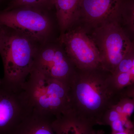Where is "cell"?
Wrapping results in <instances>:
<instances>
[{
	"label": "cell",
	"mask_w": 134,
	"mask_h": 134,
	"mask_svg": "<svg viewBox=\"0 0 134 134\" xmlns=\"http://www.w3.org/2000/svg\"><path fill=\"white\" fill-rule=\"evenodd\" d=\"M58 41L77 69L101 68L99 51L91 38L82 28L72 27L60 35Z\"/></svg>",
	"instance_id": "8992f818"
},
{
	"label": "cell",
	"mask_w": 134,
	"mask_h": 134,
	"mask_svg": "<svg viewBox=\"0 0 134 134\" xmlns=\"http://www.w3.org/2000/svg\"><path fill=\"white\" fill-rule=\"evenodd\" d=\"M91 38L99 51L101 69L111 74L134 47L118 19L96 26Z\"/></svg>",
	"instance_id": "277c9868"
},
{
	"label": "cell",
	"mask_w": 134,
	"mask_h": 134,
	"mask_svg": "<svg viewBox=\"0 0 134 134\" xmlns=\"http://www.w3.org/2000/svg\"><path fill=\"white\" fill-rule=\"evenodd\" d=\"M126 20L131 31L134 33V4L131 8L129 15Z\"/></svg>",
	"instance_id": "e0dca14e"
},
{
	"label": "cell",
	"mask_w": 134,
	"mask_h": 134,
	"mask_svg": "<svg viewBox=\"0 0 134 134\" xmlns=\"http://www.w3.org/2000/svg\"><path fill=\"white\" fill-rule=\"evenodd\" d=\"M112 134H134V121L130 126L125 129L123 131Z\"/></svg>",
	"instance_id": "d6986e66"
},
{
	"label": "cell",
	"mask_w": 134,
	"mask_h": 134,
	"mask_svg": "<svg viewBox=\"0 0 134 134\" xmlns=\"http://www.w3.org/2000/svg\"><path fill=\"white\" fill-rule=\"evenodd\" d=\"M2 80L1 79H0V84L1 83Z\"/></svg>",
	"instance_id": "7402d4cb"
},
{
	"label": "cell",
	"mask_w": 134,
	"mask_h": 134,
	"mask_svg": "<svg viewBox=\"0 0 134 134\" xmlns=\"http://www.w3.org/2000/svg\"><path fill=\"white\" fill-rule=\"evenodd\" d=\"M128 73L130 75V76L131 77L132 79H133V81L134 83V58L133 60V64H132V66L131 69L129 71Z\"/></svg>",
	"instance_id": "ffe728a7"
},
{
	"label": "cell",
	"mask_w": 134,
	"mask_h": 134,
	"mask_svg": "<svg viewBox=\"0 0 134 134\" xmlns=\"http://www.w3.org/2000/svg\"><path fill=\"white\" fill-rule=\"evenodd\" d=\"M121 0H82L79 19L94 27L108 21L119 19Z\"/></svg>",
	"instance_id": "9c48e42d"
},
{
	"label": "cell",
	"mask_w": 134,
	"mask_h": 134,
	"mask_svg": "<svg viewBox=\"0 0 134 134\" xmlns=\"http://www.w3.org/2000/svg\"><path fill=\"white\" fill-rule=\"evenodd\" d=\"M134 58V47L120 62L111 75L128 72L132 68Z\"/></svg>",
	"instance_id": "9a60e30c"
},
{
	"label": "cell",
	"mask_w": 134,
	"mask_h": 134,
	"mask_svg": "<svg viewBox=\"0 0 134 134\" xmlns=\"http://www.w3.org/2000/svg\"><path fill=\"white\" fill-rule=\"evenodd\" d=\"M113 107L120 113L129 117L134 111V99L122 95L119 101Z\"/></svg>",
	"instance_id": "5bb4252c"
},
{
	"label": "cell",
	"mask_w": 134,
	"mask_h": 134,
	"mask_svg": "<svg viewBox=\"0 0 134 134\" xmlns=\"http://www.w3.org/2000/svg\"><path fill=\"white\" fill-rule=\"evenodd\" d=\"M41 45L23 34L0 26V55L4 70L1 79L4 85L16 91L23 90Z\"/></svg>",
	"instance_id": "7a4b0ae2"
},
{
	"label": "cell",
	"mask_w": 134,
	"mask_h": 134,
	"mask_svg": "<svg viewBox=\"0 0 134 134\" xmlns=\"http://www.w3.org/2000/svg\"><path fill=\"white\" fill-rule=\"evenodd\" d=\"M71 109L96 126L102 125L106 113L122 97L112 75L101 68L76 72L68 85Z\"/></svg>",
	"instance_id": "6da1fadb"
},
{
	"label": "cell",
	"mask_w": 134,
	"mask_h": 134,
	"mask_svg": "<svg viewBox=\"0 0 134 134\" xmlns=\"http://www.w3.org/2000/svg\"><path fill=\"white\" fill-rule=\"evenodd\" d=\"M94 126L72 109L55 117L52 121L55 134H95Z\"/></svg>",
	"instance_id": "30bf717a"
},
{
	"label": "cell",
	"mask_w": 134,
	"mask_h": 134,
	"mask_svg": "<svg viewBox=\"0 0 134 134\" xmlns=\"http://www.w3.org/2000/svg\"><path fill=\"white\" fill-rule=\"evenodd\" d=\"M82 0H54V6L61 34L74 26L79 20Z\"/></svg>",
	"instance_id": "8fae6325"
},
{
	"label": "cell",
	"mask_w": 134,
	"mask_h": 134,
	"mask_svg": "<svg viewBox=\"0 0 134 134\" xmlns=\"http://www.w3.org/2000/svg\"><path fill=\"white\" fill-rule=\"evenodd\" d=\"M2 80V79H1ZM31 113L23 90H14L0 84V134H12Z\"/></svg>",
	"instance_id": "ba28073f"
},
{
	"label": "cell",
	"mask_w": 134,
	"mask_h": 134,
	"mask_svg": "<svg viewBox=\"0 0 134 134\" xmlns=\"http://www.w3.org/2000/svg\"><path fill=\"white\" fill-rule=\"evenodd\" d=\"M122 119H129V117L117 111L113 106L104 115L102 120V125L110 126L113 122Z\"/></svg>",
	"instance_id": "2e32d148"
},
{
	"label": "cell",
	"mask_w": 134,
	"mask_h": 134,
	"mask_svg": "<svg viewBox=\"0 0 134 134\" xmlns=\"http://www.w3.org/2000/svg\"><path fill=\"white\" fill-rule=\"evenodd\" d=\"M104 132L103 130H99L96 131L95 134H104Z\"/></svg>",
	"instance_id": "44dd1931"
},
{
	"label": "cell",
	"mask_w": 134,
	"mask_h": 134,
	"mask_svg": "<svg viewBox=\"0 0 134 134\" xmlns=\"http://www.w3.org/2000/svg\"><path fill=\"white\" fill-rule=\"evenodd\" d=\"M122 93V96H126L134 99V85L123 90Z\"/></svg>",
	"instance_id": "ac0fdd59"
},
{
	"label": "cell",
	"mask_w": 134,
	"mask_h": 134,
	"mask_svg": "<svg viewBox=\"0 0 134 134\" xmlns=\"http://www.w3.org/2000/svg\"><path fill=\"white\" fill-rule=\"evenodd\" d=\"M32 69L68 86L77 69L62 46L52 41L40 46Z\"/></svg>",
	"instance_id": "52a82bcc"
},
{
	"label": "cell",
	"mask_w": 134,
	"mask_h": 134,
	"mask_svg": "<svg viewBox=\"0 0 134 134\" xmlns=\"http://www.w3.org/2000/svg\"><path fill=\"white\" fill-rule=\"evenodd\" d=\"M54 0H12L4 10L22 7H33L44 9L54 6Z\"/></svg>",
	"instance_id": "4fadbf2b"
},
{
	"label": "cell",
	"mask_w": 134,
	"mask_h": 134,
	"mask_svg": "<svg viewBox=\"0 0 134 134\" xmlns=\"http://www.w3.org/2000/svg\"><path fill=\"white\" fill-rule=\"evenodd\" d=\"M53 118L31 112L22 121L12 134H55Z\"/></svg>",
	"instance_id": "7c38bea8"
},
{
	"label": "cell",
	"mask_w": 134,
	"mask_h": 134,
	"mask_svg": "<svg viewBox=\"0 0 134 134\" xmlns=\"http://www.w3.org/2000/svg\"><path fill=\"white\" fill-rule=\"evenodd\" d=\"M0 26L14 29L41 45L52 41L53 23L42 9L22 7L0 11Z\"/></svg>",
	"instance_id": "5b68a950"
},
{
	"label": "cell",
	"mask_w": 134,
	"mask_h": 134,
	"mask_svg": "<svg viewBox=\"0 0 134 134\" xmlns=\"http://www.w3.org/2000/svg\"><path fill=\"white\" fill-rule=\"evenodd\" d=\"M23 91L31 112L55 118L71 110L68 86L32 69Z\"/></svg>",
	"instance_id": "3957f363"
}]
</instances>
